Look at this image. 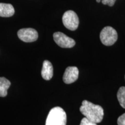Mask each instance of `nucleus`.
<instances>
[{"label":"nucleus","mask_w":125,"mask_h":125,"mask_svg":"<svg viewBox=\"0 0 125 125\" xmlns=\"http://www.w3.org/2000/svg\"><path fill=\"white\" fill-rule=\"evenodd\" d=\"M79 110L86 118L96 123H100L104 117V109L100 105L83 100Z\"/></svg>","instance_id":"nucleus-1"},{"label":"nucleus","mask_w":125,"mask_h":125,"mask_svg":"<svg viewBox=\"0 0 125 125\" xmlns=\"http://www.w3.org/2000/svg\"><path fill=\"white\" fill-rule=\"evenodd\" d=\"M67 115L62 108L56 107L50 111L45 125H66Z\"/></svg>","instance_id":"nucleus-2"},{"label":"nucleus","mask_w":125,"mask_h":125,"mask_svg":"<svg viewBox=\"0 0 125 125\" xmlns=\"http://www.w3.org/2000/svg\"><path fill=\"white\" fill-rule=\"evenodd\" d=\"M100 37L103 45L111 46L116 42L118 40V33L114 28L107 26L101 30Z\"/></svg>","instance_id":"nucleus-3"},{"label":"nucleus","mask_w":125,"mask_h":125,"mask_svg":"<svg viewBox=\"0 0 125 125\" xmlns=\"http://www.w3.org/2000/svg\"><path fill=\"white\" fill-rule=\"evenodd\" d=\"M62 21L64 26L67 29L71 31L75 30L79 26V18L76 13L73 10L65 12L62 16Z\"/></svg>","instance_id":"nucleus-4"},{"label":"nucleus","mask_w":125,"mask_h":125,"mask_svg":"<svg viewBox=\"0 0 125 125\" xmlns=\"http://www.w3.org/2000/svg\"><path fill=\"white\" fill-rule=\"evenodd\" d=\"M53 39L54 42L62 48H71L75 45V41L73 38L61 32H54Z\"/></svg>","instance_id":"nucleus-5"},{"label":"nucleus","mask_w":125,"mask_h":125,"mask_svg":"<svg viewBox=\"0 0 125 125\" xmlns=\"http://www.w3.org/2000/svg\"><path fill=\"white\" fill-rule=\"evenodd\" d=\"M19 38L25 42H32L37 40L38 34L35 29L26 28L19 30L18 32Z\"/></svg>","instance_id":"nucleus-6"},{"label":"nucleus","mask_w":125,"mask_h":125,"mask_svg":"<svg viewBox=\"0 0 125 125\" xmlns=\"http://www.w3.org/2000/svg\"><path fill=\"white\" fill-rule=\"evenodd\" d=\"M79 76V70L76 67H68L64 73L62 80L66 84H70L75 82Z\"/></svg>","instance_id":"nucleus-7"},{"label":"nucleus","mask_w":125,"mask_h":125,"mask_svg":"<svg viewBox=\"0 0 125 125\" xmlns=\"http://www.w3.org/2000/svg\"><path fill=\"white\" fill-rule=\"evenodd\" d=\"M41 75L45 80L49 81L53 75V68L49 61L45 60L43 62L42 68L41 71Z\"/></svg>","instance_id":"nucleus-8"},{"label":"nucleus","mask_w":125,"mask_h":125,"mask_svg":"<svg viewBox=\"0 0 125 125\" xmlns=\"http://www.w3.org/2000/svg\"><path fill=\"white\" fill-rule=\"evenodd\" d=\"M15 13V9L12 5L0 3V16L4 18L11 17Z\"/></svg>","instance_id":"nucleus-9"},{"label":"nucleus","mask_w":125,"mask_h":125,"mask_svg":"<svg viewBox=\"0 0 125 125\" xmlns=\"http://www.w3.org/2000/svg\"><path fill=\"white\" fill-rule=\"evenodd\" d=\"M10 86V82L5 77H0V97L7 96L8 89Z\"/></svg>","instance_id":"nucleus-10"},{"label":"nucleus","mask_w":125,"mask_h":125,"mask_svg":"<svg viewBox=\"0 0 125 125\" xmlns=\"http://www.w3.org/2000/svg\"><path fill=\"white\" fill-rule=\"evenodd\" d=\"M117 97L121 106L125 109V87L122 86L119 88L117 93Z\"/></svg>","instance_id":"nucleus-11"},{"label":"nucleus","mask_w":125,"mask_h":125,"mask_svg":"<svg viewBox=\"0 0 125 125\" xmlns=\"http://www.w3.org/2000/svg\"><path fill=\"white\" fill-rule=\"evenodd\" d=\"M97 2H102L103 5H108L109 7H112L115 4L116 0H96Z\"/></svg>","instance_id":"nucleus-12"},{"label":"nucleus","mask_w":125,"mask_h":125,"mask_svg":"<svg viewBox=\"0 0 125 125\" xmlns=\"http://www.w3.org/2000/svg\"><path fill=\"white\" fill-rule=\"evenodd\" d=\"M80 125H97V123L89 121V120L87 119V118H86L85 117L83 118L82 119V121L81 122Z\"/></svg>","instance_id":"nucleus-13"},{"label":"nucleus","mask_w":125,"mask_h":125,"mask_svg":"<svg viewBox=\"0 0 125 125\" xmlns=\"http://www.w3.org/2000/svg\"><path fill=\"white\" fill-rule=\"evenodd\" d=\"M117 123L118 125H125V113L119 117Z\"/></svg>","instance_id":"nucleus-14"}]
</instances>
